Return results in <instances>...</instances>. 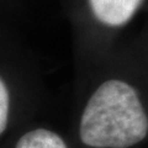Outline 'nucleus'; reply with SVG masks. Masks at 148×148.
Wrapping results in <instances>:
<instances>
[{"label": "nucleus", "instance_id": "obj_1", "mask_svg": "<svg viewBox=\"0 0 148 148\" xmlns=\"http://www.w3.org/2000/svg\"><path fill=\"white\" fill-rule=\"evenodd\" d=\"M148 133V117L137 90L110 79L94 91L80 117L82 142L92 148H128Z\"/></svg>", "mask_w": 148, "mask_h": 148}, {"label": "nucleus", "instance_id": "obj_2", "mask_svg": "<svg viewBox=\"0 0 148 148\" xmlns=\"http://www.w3.org/2000/svg\"><path fill=\"white\" fill-rule=\"evenodd\" d=\"M95 18L101 24L119 27L131 20L142 0H88Z\"/></svg>", "mask_w": 148, "mask_h": 148}, {"label": "nucleus", "instance_id": "obj_3", "mask_svg": "<svg viewBox=\"0 0 148 148\" xmlns=\"http://www.w3.org/2000/svg\"><path fill=\"white\" fill-rule=\"evenodd\" d=\"M15 148H68L64 140L47 128H35L26 132L17 141Z\"/></svg>", "mask_w": 148, "mask_h": 148}, {"label": "nucleus", "instance_id": "obj_4", "mask_svg": "<svg viewBox=\"0 0 148 148\" xmlns=\"http://www.w3.org/2000/svg\"><path fill=\"white\" fill-rule=\"evenodd\" d=\"M9 110H10V96L5 83L0 77V135L5 131L9 121Z\"/></svg>", "mask_w": 148, "mask_h": 148}]
</instances>
